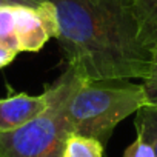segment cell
Returning <instances> with one entry per match:
<instances>
[{
  "label": "cell",
  "mask_w": 157,
  "mask_h": 157,
  "mask_svg": "<svg viewBox=\"0 0 157 157\" xmlns=\"http://www.w3.org/2000/svg\"><path fill=\"white\" fill-rule=\"evenodd\" d=\"M57 16V40L66 63L83 80L122 82L146 77L151 49L139 34L131 0H48Z\"/></svg>",
  "instance_id": "obj_1"
},
{
  "label": "cell",
  "mask_w": 157,
  "mask_h": 157,
  "mask_svg": "<svg viewBox=\"0 0 157 157\" xmlns=\"http://www.w3.org/2000/svg\"><path fill=\"white\" fill-rule=\"evenodd\" d=\"M85 80L72 68L45 91L48 108L23 126L0 132V157H63L68 137L72 134L68 106Z\"/></svg>",
  "instance_id": "obj_2"
},
{
  "label": "cell",
  "mask_w": 157,
  "mask_h": 157,
  "mask_svg": "<svg viewBox=\"0 0 157 157\" xmlns=\"http://www.w3.org/2000/svg\"><path fill=\"white\" fill-rule=\"evenodd\" d=\"M145 105L148 99L142 83L85 80L69 102V125L72 134L96 139L105 146L114 128Z\"/></svg>",
  "instance_id": "obj_3"
},
{
  "label": "cell",
  "mask_w": 157,
  "mask_h": 157,
  "mask_svg": "<svg viewBox=\"0 0 157 157\" xmlns=\"http://www.w3.org/2000/svg\"><path fill=\"white\" fill-rule=\"evenodd\" d=\"M16 29L20 52L40 51L51 37H57V16L52 3L46 2L39 8L16 6Z\"/></svg>",
  "instance_id": "obj_4"
},
{
  "label": "cell",
  "mask_w": 157,
  "mask_h": 157,
  "mask_svg": "<svg viewBox=\"0 0 157 157\" xmlns=\"http://www.w3.org/2000/svg\"><path fill=\"white\" fill-rule=\"evenodd\" d=\"M49 105L48 93L29 96L25 93L11 94L0 99V132H6L23 126L40 116Z\"/></svg>",
  "instance_id": "obj_5"
},
{
  "label": "cell",
  "mask_w": 157,
  "mask_h": 157,
  "mask_svg": "<svg viewBox=\"0 0 157 157\" xmlns=\"http://www.w3.org/2000/svg\"><path fill=\"white\" fill-rule=\"evenodd\" d=\"M139 23L140 40L146 48L157 45V0H131Z\"/></svg>",
  "instance_id": "obj_6"
},
{
  "label": "cell",
  "mask_w": 157,
  "mask_h": 157,
  "mask_svg": "<svg viewBox=\"0 0 157 157\" xmlns=\"http://www.w3.org/2000/svg\"><path fill=\"white\" fill-rule=\"evenodd\" d=\"M134 126L137 134H140L152 146L157 157V106L145 105L136 113Z\"/></svg>",
  "instance_id": "obj_7"
},
{
  "label": "cell",
  "mask_w": 157,
  "mask_h": 157,
  "mask_svg": "<svg viewBox=\"0 0 157 157\" xmlns=\"http://www.w3.org/2000/svg\"><path fill=\"white\" fill-rule=\"evenodd\" d=\"M103 148L96 139L71 134L66 140L63 157H103Z\"/></svg>",
  "instance_id": "obj_8"
},
{
  "label": "cell",
  "mask_w": 157,
  "mask_h": 157,
  "mask_svg": "<svg viewBox=\"0 0 157 157\" xmlns=\"http://www.w3.org/2000/svg\"><path fill=\"white\" fill-rule=\"evenodd\" d=\"M0 46L20 52L16 29V6H0Z\"/></svg>",
  "instance_id": "obj_9"
},
{
  "label": "cell",
  "mask_w": 157,
  "mask_h": 157,
  "mask_svg": "<svg viewBox=\"0 0 157 157\" xmlns=\"http://www.w3.org/2000/svg\"><path fill=\"white\" fill-rule=\"evenodd\" d=\"M148 105L157 106V45L151 49V62H149V69L145 82H142Z\"/></svg>",
  "instance_id": "obj_10"
},
{
  "label": "cell",
  "mask_w": 157,
  "mask_h": 157,
  "mask_svg": "<svg viewBox=\"0 0 157 157\" xmlns=\"http://www.w3.org/2000/svg\"><path fill=\"white\" fill-rule=\"evenodd\" d=\"M123 157H155V152L149 142H146L140 134H137L136 140L125 149Z\"/></svg>",
  "instance_id": "obj_11"
},
{
  "label": "cell",
  "mask_w": 157,
  "mask_h": 157,
  "mask_svg": "<svg viewBox=\"0 0 157 157\" xmlns=\"http://www.w3.org/2000/svg\"><path fill=\"white\" fill-rule=\"evenodd\" d=\"M19 52L13 51V49H8V48H3V46H0V69L8 66L16 57H17Z\"/></svg>",
  "instance_id": "obj_12"
},
{
  "label": "cell",
  "mask_w": 157,
  "mask_h": 157,
  "mask_svg": "<svg viewBox=\"0 0 157 157\" xmlns=\"http://www.w3.org/2000/svg\"><path fill=\"white\" fill-rule=\"evenodd\" d=\"M11 5L14 6H29V8H39L48 0H10Z\"/></svg>",
  "instance_id": "obj_13"
},
{
  "label": "cell",
  "mask_w": 157,
  "mask_h": 157,
  "mask_svg": "<svg viewBox=\"0 0 157 157\" xmlns=\"http://www.w3.org/2000/svg\"><path fill=\"white\" fill-rule=\"evenodd\" d=\"M6 5H11L10 0H0V6H6ZM14 6V5H13Z\"/></svg>",
  "instance_id": "obj_14"
}]
</instances>
